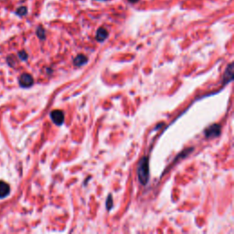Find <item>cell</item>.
<instances>
[{
	"instance_id": "6da1fadb",
	"label": "cell",
	"mask_w": 234,
	"mask_h": 234,
	"mask_svg": "<svg viewBox=\"0 0 234 234\" xmlns=\"http://www.w3.org/2000/svg\"><path fill=\"white\" fill-rule=\"evenodd\" d=\"M138 179L142 185H146L149 179V162L147 157H143L139 161L137 168Z\"/></svg>"
},
{
	"instance_id": "4fadbf2b",
	"label": "cell",
	"mask_w": 234,
	"mask_h": 234,
	"mask_svg": "<svg viewBox=\"0 0 234 234\" xmlns=\"http://www.w3.org/2000/svg\"><path fill=\"white\" fill-rule=\"evenodd\" d=\"M128 1H129V2H131V3H136L138 0H128Z\"/></svg>"
},
{
	"instance_id": "9c48e42d",
	"label": "cell",
	"mask_w": 234,
	"mask_h": 234,
	"mask_svg": "<svg viewBox=\"0 0 234 234\" xmlns=\"http://www.w3.org/2000/svg\"><path fill=\"white\" fill-rule=\"evenodd\" d=\"M27 13H28V9H27L26 7H20L16 11V14L18 15L19 16H24L27 15Z\"/></svg>"
},
{
	"instance_id": "7c38bea8",
	"label": "cell",
	"mask_w": 234,
	"mask_h": 234,
	"mask_svg": "<svg viewBox=\"0 0 234 234\" xmlns=\"http://www.w3.org/2000/svg\"><path fill=\"white\" fill-rule=\"evenodd\" d=\"M112 207H113V199H112V196H109L107 199V202H106V208L107 209H111Z\"/></svg>"
},
{
	"instance_id": "277c9868",
	"label": "cell",
	"mask_w": 234,
	"mask_h": 234,
	"mask_svg": "<svg viewBox=\"0 0 234 234\" xmlns=\"http://www.w3.org/2000/svg\"><path fill=\"white\" fill-rule=\"evenodd\" d=\"M219 133H220V126L217 124L210 125L205 130V134L207 137H216Z\"/></svg>"
},
{
	"instance_id": "30bf717a",
	"label": "cell",
	"mask_w": 234,
	"mask_h": 234,
	"mask_svg": "<svg viewBox=\"0 0 234 234\" xmlns=\"http://www.w3.org/2000/svg\"><path fill=\"white\" fill-rule=\"evenodd\" d=\"M37 35L40 40H45V30L42 27H39L37 29Z\"/></svg>"
},
{
	"instance_id": "8fae6325",
	"label": "cell",
	"mask_w": 234,
	"mask_h": 234,
	"mask_svg": "<svg viewBox=\"0 0 234 234\" xmlns=\"http://www.w3.org/2000/svg\"><path fill=\"white\" fill-rule=\"evenodd\" d=\"M18 57L22 60H26L28 58V54H27V52L25 50H21V51L18 52Z\"/></svg>"
},
{
	"instance_id": "8992f818",
	"label": "cell",
	"mask_w": 234,
	"mask_h": 234,
	"mask_svg": "<svg viewBox=\"0 0 234 234\" xmlns=\"http://www.w3.org/2000/svg\"><path fill=\"white\" fill-rule=\"evenodd\" d=\"M10 192V187L7 183L0 181V199L7 197Z\"/></svg>"
},
{
	"instance_id": "52a82bcc",
	"label": "cell",
	"mask_w": 234,
	"mask_h": 234,
	"mask_svg": "<svg viewBox=\"0 0 234 234\" xmlns=\"http://www.w3.org/2000/svg\"><path fill=\"white\" fill-rule=\"evenodd\" d=\"M108 37V31L103 28H100V29L97 30V33H96V40L99 41V42H102L103 40H105Z\"/></svg>"
},
{
	"instance_id": "5b68a950",
	"label": "cell",
	"mask_w": 234,
	"mask_h": 234,
	"mask_svg": "<svg viewBox=\"0 0 234 234\" xmlns=\"http://www.w3.org/2000/svg\"><path fill=\"white\" fill-rule=\"evenodd\" d=\"M232 79H233V64L231 63V64L227 67L225 74H224V77H223L224 83L230 82L231 81H232Z\"/></svg>"
},
{
	"instance_id": "ba28073f",
	"label": "cell",
	"mask_w": 234,
	"mask_h": 234,
	"mask_svg": "<svg viewBox=\"0 0 234 234\" xmlns=\"http://www.w3.org/2000/svg\"><path fill=\"white\" fill-rule=\"evenodd\" d=\"M87 60H88V58L85 55H83V54H80V55H78V56H76V57H75L74 60H73V63H74V65H75V66L80 67V66L84 65V64L87 62Z\"/></svg>"
},
{
	"instance_id": "5bb4252c",
	"label": "cell",
	"mask_w": 234,
	"mask_h": 234,
	"mask_svg": "<svg viewBox=\"0 0 234 234\" xmlns=\"http://www.w3.org/2000/svg\"><path fill=\"white\" fill-rule=\"evenodd\" d=\"M99 1H105V0H99Z\"/></svg>"
},
{
	"instance_id": "3957f363",
	"label": "cell",
	"mask_w": 234,
	"mask_h": 234,
	"mask_svg": "<svg viewBox=\"0 0 234 234\" xmlns=\"http://www.w3.org/2000/svg\"><path fill=\"white\" fill-rule=\"evenodd\" d=\"M33 78L30 74L28 73H24L19 77V84L20 86L24 88L30 87L33 84Z\"/></svg>"
},
{
	"instance_id": "7a4b0ae2",
	"label": "cell",
	"mask_w": 234,
	"mask_h": 234,
	"mask_svg": "<svg viewBox=\"0 0 234 234\" xmlns=\"http://www.w3.org/2000/svg\"><path fill=\"white\" fill-rule=\"evenodd\" d=\"M50 118H51V120L53 121L54 124L60 125L64 122V114H63L62 111L55 110V111L50 113Z\"/></svg>"
}]
</instances>
